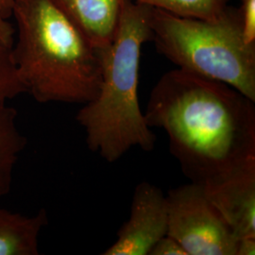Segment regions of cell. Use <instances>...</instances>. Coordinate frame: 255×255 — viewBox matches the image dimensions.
<instances>
[{
    "instance_id": "cell-1",
    "label": "cell",
    "mask_w": 255,
    "mask_h": 255,
    "mask_svg": "<svg viewBox=\"0 0 255 255\" xmlns=\"http://www.w3.org/2000/svg\"><path fill=\"white\" fill-rule=\"evenodd\" d=\"M255 103L177 68L155 84L144 116L148 127L164 129L185 177L207 188L255 167Z\"/></svg>"
},
{
    "instance_id": "cell-2",
    "label": "cell",
    "mask_w": 255,
    "mask_h": 255,
    "mask_svg": "<svg viewBox=\"0 0 255 255\" xmlns=\"http://www.w3.org/2000/svg\"><path fill=\"white\" fill-rule=\"evenodd\" d=\"M11 54L26 93L39 103L93 101L102 80L101 50L52 0H14Z\"/></svg>"
},
{
    "instance_id": "cell-3",
    "label": "cell",
    "mask_w": 255,
    "mask_h": 255,
    "mask_svg": "<svg viewBox=\"0 0 255 255\" xmlns=\"http://www.w3.org/2000/svg\"><path fill=\"white\" fill-rule=\"evenodd\" d=\"M151 6L125 0L112 43L101 50L102 80L97 97L76 116L89 149L115 163L132 147L154 148L156 135L146 124L138 99L143 44L151 41Z\"/></svg>"
},
{
    "instance_id": "cell-4",
    "label": "cell",
    "mask_w": 255,
    "mask_h": 255,
    "mask_svg": "<svg viewBox=\"0 0 255 255\" xmlns=\"http://www.w3.org/2000/svg\"><path fill=\"white\" fill-rule=\"evenodd\" d=\"M156 49L179 68L226 83L255 101V44L243 36L240 8L216 20L187 18L151 6Z\"/></svg>"
},
{
    "instance_id": "cell-5",
    "label": "cell",
    "mask_w": 255,
    "mask_h": 255,
    "mask_svg": "<svg viewBox=\"0 0 255 255\" xmlns=\"http://www.w3.org/2000/svg\"><path fill=\"white\" fill-rule=\"evenodd\" d=\"M166 201V235L187 255H237L239 239L201 185L191 182L177 187Z\"/></svg>"
},
{
    "instance_id": "cell-6",
    "label": "cell",
    "mask_w": 255,
    "mask_h": 255,
    "mask_svg": "<svg viewBox=\"0 0 255 255\" xmlns=\"http://www.w3.org/2000/svg\"><path fill=\"white\" fill-rule=\"evenodd\" d=\"M167 201L154 184H137L129 218L118 232V238L102 255H149L155 244L167 234Z\"/></svg>"
},
{
    "instance_id": "cell-7",
    "label": "cell",
    "mask_w": 255,
    "mask_h": 255,
    "mask_svg": "<svg viewBox=\"0 0 255 255\" xmlns=\"http://www.w3.org/2000/svg\"><path fill=\"white\" fill-rule=\"evenodd\" d=\"M203 189L238 239L255 238V167Z\"/></svg>"
},
{
    "instance_id": "cell-8",
    "label": "cell",
    "mask_w": 255,
    "mask_h": 255,
    "mask_svg": "<svg viewBox=\"0 0 255 255\" xmlns=\"http://www.w3.org/2000/svg\"><path fill=\"white\" fill-rule=\"evenodd\" d=\"M92 45L104 49L119 27L125 0H52Z\"/></svg>"
},
{
    "instance_id": "cell-9",
    "label": "cell",
    "mask_w": 255,
    "mask_h": 255,
    "mask_svg": "<svg viewBox=\"0 0 255 255\" xmlns=\"http://www.w3.org/2000/svg\"><path fill=\"white\" fill-rule=\"evenodd\" d=\"M47 223V214L34 216L0 208V255H38L39 238Z\"/></svg>"
},
{
    "instance_id": "cell-10",
    "label": "cell",
    "mask_w": 255,
    "mask_h": 255,
    "mask_svg": "<svg viewBox=\"0 0 255 255\" xmlns=\"http://www.w3.org/2000/svg\"><path fill=\"white\" fill-rule=\"evenodd\" d=\"M17 111L8 105L0 109V197L9 194L15 165L27 145L17 123Z\"/></svg>"
},
{
    "instance_id": "cell-11",
    "label": "cell",
    "mask_w": 255,
    "mask_h": 255,
    "mask_svg": "<svg viewBox=\"0 0 255 255\" xmlns=\"http://www.w3.org/2000/svg\"><path fill=\"white\" fill-rule=\"evenodd\" d=\"M187 18L216 20L227 9L232 0H134Z\"/></svg>"
},
{
    "instance_id": "cell-12",
    "label": "cell",
    "mask_w": 255,
    "mask_h": 255,
    "mask_svg": "<svg viewBox=\"0 0 255 255\" xmlns=\"http://www.w3.org/2000/svg\"><path fill=\"white\" fill-rule=\"evenodd\" d=\"M24 93L26 90L13 62L11 47L0 43V109Z\"/></svg>"
},
{
    "instance_id": "cell-13",
    "label": "cell",
    "mask_w": 255,
    "mask_h": 255,
    "mask_svg": "<svg viewBox=\"0 0 255 255\" xmlns=\"http://www.w3.org/2000/svg\"><path fill=\"white\" fill-rule=\"evenodd\" d=\"M243 36L249 44H255V0H241Z\"/></svg>"
},
{
    "instance_id": "cell-14",
    "label": "cell",
    "mask_w": 255,
    "mask_h": 255,
    "mask_svg": "<svg viewBox=\"0 0 255 255\" xmlns=\"http://www.w3.org/2000/svg\"><path fill=\"white\" fill-rule=\"evenodd\" d=\"M149 255H187V254L174 238L166 235L155 244Z\"/></svg>"
},
{
    "instance_id": "cell-15",
    "label": "cell",
    "mask_w": 255,
    "mask_h": 255,
    "mask_svg": "<svg viewBox=\"0 0 255 255\" xmlns=\"http://www.w3.org/2000/svg\"><path fill=\"white\" fill-rule=\"evenodd\" d=\"M0 43L5 46L12 47L14 43V28L10 25L8 19L4 18L0 13Z\"/></svg>"
},
{
    "instance_id": "cell-16",
    "label": "cell",
    "mask_w": 255,
    "mask_h": 255,
    "mask_svg": "<svg viewBox=\"0 0 255 255\" xmlns=\"http://www.w3.org/2000/svg\"><path fill=\"white\" fill-rule=\"evenodd\" d=\"M255 238L247 237L239 239L237 245V255H255Z\"/></svg>"
},
{
    "instance_id": "cell-17",
    "label": "cell",
    "mask_w": 255,
    "mask_h": 255,
    "mask_svg": "<svg viewBox=\"0 0 255 255\" xmlns=\"http://www.w3.org/2000/svg\"><path fill=\"white\" fill-rule=\"evenodd\" d=\"M13 2L14 0H0V13L4 18L9 19L11 16Z\"/></svg>"
}]
</instances>
